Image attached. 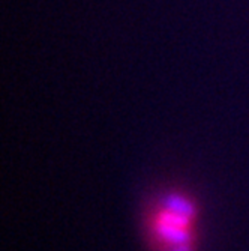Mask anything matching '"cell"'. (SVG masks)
I'll list each match as a JSON object with an SVG mask.
<instances>
[{"instance_id":"obj_2","label":"cell","mask_w":249,"mask_h":251,"mask_svg":"<svg viewBox=\"0 0 249 251\" xmlns=\"http://www.w3.org/2000/svg\"><path fill=\"white\" fill-rule=\"evenodd\" d=\"M168 251H195V244H185V245H179V247L170 248Z\"/></svg>"},{"instance_id":"obj_1","label":"cell","mask_w":249,"mask_h":251,"mask_svg":"<svg viewBox=\"0 0 249 251\" xmlns=\"http://www.w3.org/2000/svg\"><path fill=\"white\" fill-rule=\"evenodd\" d=\"M198 203L183 190L162 193L150 206L146 218L147 236L155 251L197 242Z\"/></svg>"}]
</instances>
